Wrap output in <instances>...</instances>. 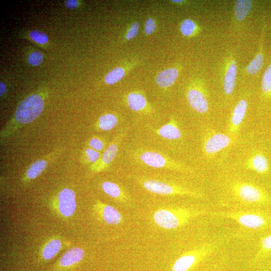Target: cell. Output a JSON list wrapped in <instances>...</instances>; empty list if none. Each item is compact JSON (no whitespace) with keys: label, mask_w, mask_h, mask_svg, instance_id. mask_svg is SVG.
<instances>
[{"label":"cell","mask_w":271,"mask_h":271,"mask_svg":"<svg viewBox=\"0 0 271 271\" xmlns=\"http://www.w3.org/2000/svg\"><path fill=\"white\" fill-rule=\"evenodd\" d=\"M229 194L236 210L258 209L271 205V197L260 186L243 181H235L230 185Z\"/></svg>","instance_id":"obj_1"},{"label":"cell","mask_w":271,"mask_h":271,"mask_svg":"<svg viewBox=\"0 0 271 271\" xmlns=\"http://www.w3.org/2000/svg\"><path fill=\"white\" fill-rule=\"evenodd\" d=\"M44 106V99L38 94L25 98L17 108L12 119L1 131V138L7 137L23 126L35 121L42 113Z\"/></svg>","instance_id":"obj_2"},{"label":"cell","mask_w":271,"mask_h":271,"mask_svg":"<svg viewBox=\"0 0 271 271\" xmlns=\"http://www.w3.org/2000/svg\"><path fill=\"white\" fill-rule=\"evenodd\" d=\"M211 214L232 219L248 230L261 231L271 229V212L269 211L259 209L233 210L212 213Z\"/></svg>","instance_id":"obj_3"},{"label":"cell","mask_w":271,"mask_h":271,"mask_svg":"<svg viewBox=\"0 0 271 271\" xmlns=\"http://www.w3.org/2000/svg\"><path fill=\"white\" fill-rule=\"evenodd\" d=\"M205 209L171 207L161 209L154 215V221L159 227L169 230H175L189 224L194 219L205 214Z\"/></svg>","instance_id":"obj_4"},{"label":"cell","mask_w":271,"mask_h":271,"mask_svg":"<svg viewBox=\"0 0 271 271\" xmlns=\"http://www.w3.org/2000/svg\"><path fill=\"white\" fill-rule=\"evenodd\" d=\"M136 181L143 188L150 193L163 196H187L201 198L203 195L196 191L165 181L139 177Z\"/></svg>","instance_id":"obj_5"},{"label":"cell","mask_w":271,"mask_h":271,"mask_svg":"<svg viewBox=\"0 0 271 271\" xmlns=\"http://www.w3.org/2000/svg\"><path fill=\"white\" fill-rule=\"evenodd\" d=\"M134 157L139 163L148 167L183 172L188 171L183 164L156 151L139 149L134 152Z\"/></svg>","instance_id":"obj_6"},{"label":"cell","mask_w":271,"mask_h":271,"mask_svg":"<svg viewBox=\"0 0 271 271\" xmlns=\"http://www.w3.org/2000/svg\"><path fill=\"white\" fill-rule=\"evenodd\" d=\"M214 248L213 244H207L185 252L176 260L172 271H189L208 258Z\"/></svg>","instance_id":"obj_7"},{"label":"cell","mask_w":271,"mask_h":271,"mask_svg":"<svg viewBox=\"0 0 271 271\" xmlns=\"http://www.w3.org/2000/svg\"><path fill=\"white\" fill-rule=\"evenodd\" d=\"M126 134V132L123 131L114 137L97 162L90 166L92 173L97 174L106 170L116 158Z\"/></svg>","instance_id":"obj_8"},{"label":"cell","mask_w":271,"mask_h":271,"mask_svg":"<svg viewBox=\"0 0 271 271\" xmlns=\"http://www.w3.org/2000/svg\"><path fill=\"white\" fill-rule=\"evenodd\" d=\"M94 210L97 217L108 225L116 226L123 222V216L119 211L102 202L97 201Z\"/></svg>","instance_id":"obj_9"},{"label":"cell","mask_w":271,"mask_h":271,"mask_svg":"<svg viewBox=\"0 0 271 271\" xmlns=\"http://www.w3.org/2000/svg\"><path fill=\"white\" fill-rule=\"evenodd\" d=\"M232 141L227 135L216 133L207 137L203 143V150L206 155H214L230 146Z\"/></svg>","instance_id":"obj_10"},{"label":"cell","mask_w":271,"mask_h":271,"mask_svg":"<svg viewBox=\"0 0 271 271\" xmlns=\"http://www.w3.org/2000/svg\"><path fill=\"white\" fill-rule=\"evenodd\" d=\"M58 209L60 213L65 217L72 216L77 208L76 197L71 189L62 190L58 196Z\"/></svg>","instance_id":"obj_11"},{"label":"cell","mask_w":271,"mask_h":271,"mask_svg":"<svg viewBox=\"0 0 271 271\" xmlns=\"http://www.w3.org/2000/svg\"><path fill=\"white\" fill-rule=\"evenodd\" d=\"M187 98L191 107L199 114H205L209 109L208 100L201 90L190 89L187 93Z\"/></svg>","instance_id":"obj_12"},{"label":"cell","mask_w":271,"mask_h":271,"mask_svg":"<svg viewBox=\"0 0 271 271\" xmlns=\"http://www.w3.org/2000/svg\"><path fill=\"white\" fill-rule=\"evenodd\" d=\"M101 188L105 194L123 204H130L131 198L130 195L120 185L112 182L105 181L101 184Z\"/></svg>","instance_id":"obj_13"},{"label":"cell","mask_w":271,"mask_h":271,"mask_svg":"<svg viewBox=\"0 0 271 271\" xmlns=\"http://www.w3.org/2000/svg\"><path fill=\"white\" fill-rule=\"evenodd\" d=\"M155 131L161 137L168 140H177L182 137L181 130L174 117H171L167 124L155 129Z\"/></svg>","instance_id":"obj_14"},{"label":"cell","mask_w":271,"mask_h":271,"mask_svg":"<svg viewBox=\"0 0 271 271\" xmlns=\"http://www.w3.org/2000/svg\"><path fill=\"white\" fill-rule=\"evenodd\" d=\"M248 108V103L243 99L239 101L234 108L231 118L229 130L232 134H236L239 130Z\"/></svg>","instance_id":"obj_15"},{"label":"cell","mask_w":271,"mask_h":271,"mask_svg":"<svg viewBox=\"0 0 271 271\" xmlns=\"http://www.w3.org/2000/svg\"><path fill=\"white\" fill-rule=\"evenodd\" d=\"M55 155L56 153L54 152L32 163L27 169L24 178L26 180H32L40 176L45 170L50 160L55 158Z\"/></svg>","instance_id":"obj_16"},{"label":"cell","mask_w":271,"mask_h":271,"mask_svg":"<svg viewBox=\"0 0 271 271\" xmlns=\"http://www.w3.org/2000/svg\"><path fill=\"white\" fill-rule=\"evenodd\" d=\"M248 167L260 174H266L269 171V162L265 155L257 153L252 156L247 163Z\"/></svg>","instance_id":"obj_17"},{"label":"cell","mask_w":271,"mask_h":271,"mask_svg":"<svg viewBox=\"0 0 271 271\" xmlns=\"http://www.w3.org/2000/svg\"><path fill=\"white\" fill-rule=\"evenodd\" d=\"M84 256V251L80 248H74L67 251L59 260L61 266L66 267L79 262Z\"/></svg>","instance_id":"obj_18"},{"label":"cell","mask_w":271,"mask_h":271,"mask_svg":"<svg viewBox=\"0 0 271 271\" xmlns=\"http://www.w3.org/2000/svg\"><path fill=\"white\" fill-rule=\"evenodd\" d=\"M126 100L129 108L133 111L143 112L148 107L146 98L141 93H131L127 96Z\"/></svg>","instance_id":"obj_19"},{"label":"cell","mask_w":271,"mask_h":271,"mask_svg":"<svg viewBox=\"0 0 271 271\" xmlns=\"http://www.w3.org/2000/svg\"><path fill=\"white\" fill-rule=\"evenodd\" d=\"M178 76L177 70L171 68L160 73L156 78V82L160 87L167 88L173 85Z\"/></svg>","instance_id":"obj_20"},{"label":"cell","mask_w":271,"mask_h":271,"mask_svg":"<svg viewBox=\"0 0 271 271\" xmlns=\"http://www.w3.org/2000/svg\"><path fill=\"white\" fill-rule=\"evenodd\" d=\"M237 76V66L233 60L229 65L224 80V91L227 95L232 94L235 85Z\"/></svg>","instance_id":"obj_21"},{"label":"cell","mask_w":271,"mask_h":271,"mask_svg":"<svg viewBox=\"0 0 271 271\" xmlns=\"http://www.w3.org/2000/svg\"><path fill=\"white\" fill-rule=\"evenodd\" d=\"M118 124V118L113 114L108 113L99 116L96 123L97 130L109 131L115 128Z\"/></svg>","instance_id":"obj_22"},{"label":"cell","mask_w":271,"mask_h":271,"mask_svg":"<svg viewBox=\"0 0 271 271\" xmlns=\"http://www.w3.org/2000/svg\"><path fill=\"white\" fill-rule=\"evenodd\" d=\"M252 2L249 0H237L235 3L234 16L238 21L244 20L250 13Z\"/></svg>","instance_id":"obj_23"},{"label":"cell","mask_w":271,"mask_h":271,"mask_svg":"<svg viewBox=\"0 0 271 271\" xmlns=\"http://www.w3.org/2000/svg\"><path fill=\"white\" fill-rule=\"evenodd\" d=\"M271 254V234L262 238L255 258L256 261L265 259Z\"/></svg>","instance_id":"obj_24"},{"label":"cell","mask_w":271,"mask_h":271,"mask_svg":"<svg viewBox=\"0 0 271 271\" xmlns=\"http://www.w3.org/2000/svg\"><path fill=\"white\" fill-rule=\"evenodd\" d=\"M61 246V243L58 239H53L49 241L42 250L43 258L46 260L53 259L59 252Z\"/></svg>","instance_id":"obj_25"},{"label":"cell","mask_w":271,"mask_h":271,"mask_svg":"<svg viewBox=\"0 0 271 271\" xmlns=\"http://www.w3.org/2000/svg\"><path fill=\"white\" fill-rule=\"evenodd\" d=\"M264 61V57L261 44L259 52L251 62L247 68V72L250 75H255L261 70Z\"/></svg>","instance_id":"obj_26"},{"label":"cell","mask_w":271,"mask_h":271,"mask_svg":"<svg viewBox=\"0 0 271 271\" xmlns=\"http://www.w3.org/2000/svg\"><path fill=\"white\" fill-rule=\"evenodd\" d=\"M82 162L90 166L96 164L101 157L99 152L91 148H87L83 152Z\"/></svg>","instance_id":"obj_27"},{"label":"cell","mask_w":271,"mask_h":271,"mask_svg":"<svg viewBox=\"0 0 271 271\" xmlns=\"http://www.w3.org/2000/svg\"><path fill=\"white\" fill-rule=\"evenodd\" d=\"M125 71L122 67H116L110 72L105 77V80L109 85L120 81L124 77Z\"/></svg>","instance_id":"obj_28"},{"label":"cell","mask_w":271,"mask_h":271,"mask_svg":"<svg viewBox=\"0 0 271 271\" xmlns=\"http://www.w3.org/2000/svg\"><path fill=\"white\" fill-rule=\"evenodd\" d=\"M262 91L265 97H271V64L268 66L263 76Z\"/></svg>","instance_id":"obj_29"},{"label":"cell","mask_w":271,"mask_h":271,"mask_svg":"<svg viewBox=\"0 0 271 271\" xmlns=\"http://www.w3.org/2000/svg\"><path fill=\"white\" fill-rule=\"evenodd\" d=\"M196 25L194 22L190 19L184 20L180 25V31L185 37H190L194 32Z\"/></svg>","instance_id":"obj_30"},{"label":"cell","mask_w":271,"mask_h":271,"mask_svg":"<svg viewBox=\"0 0 271 271\" xmlns=\"http://www.w3.org/2000/svg\"><path fill=\"white\" fill-rule=\"evenodd\" d=\"M88 143L90 148L98 152L102 151L106 146L105 141L102 138L97 136L92 137Z\"/></svg>","instance_id":"obj_31"},{"label":"cell","mask_w":271,"mask_h":271,"mask_svg":"<svg viewBox=\"0 0 271 271\" xmlns=\"http://www.w3.org/2000/svg\"><path fill=\"white\" fill-rule=\"evenodd\" d=\"M29 36L32 40L41 44H45L48 41V38L46 34L40 31H32Z\"/></svg>","instance_id":"obj_32"},{"label":"cell","mask_w":271,"mask_h":271,"mask_svg":"<svg viewBox=\"0 0 271 271\" xmlns=\"http://www.w3.org/2000/svg\"><path fill=\"white\" fill-rule=\"evenodd\" d=\"M28 62L32 66H37L40 64L43 60V57L39 52L31 53L28 57Z\"/></svg>","instance_id":"obj_33"},{"label":"cell","mask_w":271,"mask_h":271,"mask_svg":"<svg viewBox=\"0 0 271 271\" xmlns=\"http://www.w3.org/2000/svg\"><path fill=\"white\" fill-rule=\"evenodd\" d=\"M139 24L138 22L134 23L129 30L127 32L126 35V39L128 40L133 39L137 36L139 32Z\"/></svg>","instance_id":"obj_34"},{"label":"cell","mask_w":271,"mask_h":271,"mask_svg":"<svg viewBox=\"0 0 271 271\" xmlns=\"http://www.w3.org/2000/svg\"><path fill=\"white\" fill-rule=\"evenodd\" d=\"M156 28V24L153 19H149L147 20L145 25V32L147 35H151Z\"/></svg>","instance_id":"obj_35"},{"label":"cell","mask_w":271,"mask_h":271,"mask_svg":"<svg viewBox=\"0 0 271 271\" xmlns=\"http://www.w3.org/2000/svg\"><path fill=\"white\" fill-rule=\"evenodd\" d=\"M78 1L77 0H68L65 2V6L71 9H75L78 6Z\"/></svg>","instance_id":"obj_36"},{"label":"cell","mask_w":271,"mask_h":271,"mask_svg":"<svg viewBox=\"0 0 271 271\" xmlns=\"http://www.w3.org/2000/svg\"><path fill=\"white\" fill-rule=\"evenodd\" d=\"M6 86L4 82H0V96L2 97L6 92Z\"/></svg>","instance_id":"obj_37"},{"label":"cell","mask_w":271,"mask_h":271,"mask_svg":"<svg viewBox=\"0 0 271 271\" xmlns=\"http://www.w3.org/2000/svg\"><path fill=\"white\" fill-rule=\"evenodd\" d=\"M183 1H172V2H175V3H180Z\"/></svg>","instance_id":"obj_38"},{"label":"cell","mask_w":271,"mask_h":271,"mask_svg":"<svg viewBox=\"0 0 271 271\" xmlns=\"http://www.w3.org/2000/svg\"></svg>","instance_id":"obj_39"}]
</instances>
